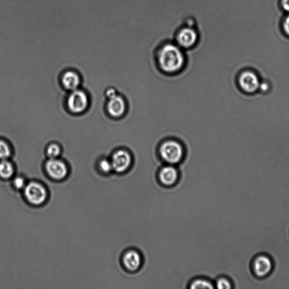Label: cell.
Masks as SVG:
<instances>
[{"instance_id":"6da1fadb","label":"cell","mask_w":289,"mask_h":289,"mask_svg":"<svg viewBox=\"0 0 289 289\" xmlns=\"http://www.w3.org/2000/svg\"><path fill=\"white\" fill-rule=\"evenodd\" d=\"M156 59L163 72L171 74L181 70L186 62L183 49L173 42L164 43L158 47L156 50Z\"/></svg>"},{"instance_id":"7a4b0ae2","label":"cell","mask_w":289,"mask_h":289,"mask_svg":"<svg viewBox=\"0 0 289 289\" xmlns=\"http://www.w3.org/2000/svg\"><path fill=\"white\" fill-rule=\"evenodd\" d=\"M260 75L252 68H244L241 70L237 77V85L239 90L246 95H253L259 92L261 83Z\"/></svg>"},{"instance_id":"3957f363","label":"cell","mask_w":289,"mask_h":289,"mask_svg":"<svg viewBox=\"0 0 289 289\" xmlns=\"http://www.w3.org/2000/svg\"><path fill=\"white\" fill-rule=\"evenodd\" d=\"M159 152L163 161L168 165H174L182 161L184 150L178 141L168 140L162 142Z\"/></svg>"},{"instance_id":"277c9868","label":"cell","mask_w":289,"mask_h":289,"mask_svg":"<svg viewBox=\"0 0 289 289\" xmlns=\"http://www.w3.org/2000/svg\"><path fill=\"white\" fill-rule=\"evenodd\" d=\"M199 40L198 30L192 26H185L177 32L174 42L183 50H189L196 47Z\"/></svg>"},{"instance_id":"5b68a950","label":"cell","mask_w":289,"mask_h":289,"mask_svg":"<svg viewBox=\"0 0 289 289\" xmlns=\"http://www.w3.org/2000/svg\"><path fill=\"white\" fill-rule=\"evenodd\" d=\"M24 194L27 201L35 206L45 203L48 196L46 187L36 182L27 183L24 188Z\"/></svg>"},{"instance_id":"8992f818","label":"cell","mask_w":289,"mask_h":289,"mask_svg":"<svg viewBox=\"0 0 289 289\" xmlns=\"http://www.w3.org/2000/svg\"><path fill=\"white\" fill-rule=\"evenodd\" d=\"M274 268L273 260L267 255H258L254 258L251 263V271L254 276L259 278H263L269 276Z\"/></svg>"},{"instance_id":"52a82bcc","label":"cell","mask_w":289,"mask_h":289,"mask_svg":"<svg viewBox=\"0 0 289 289\" xmlns=\"http://www.w3.org/2000/svg\"><path fill=\"white\" fill-rule=\"evenodd\" d=\"M67 103L71 112L76 114L81 113L87 109L88 98L84 91L77 89L72 91L68 98Z\"/></svg>"},{"instance_id":"ba28073f","label":"cell","mask_w":289,"mask_h":289,"mask_svg":"<svg viewBox=\"0 0 289 289\" xmlns=\"http://www.w3.org/2000/svg\"><path fill=\"white\" fill-rule=\"evenodd\" d=\"M110 161L113 171L117 173H123L130 168L132 159L130 152L121 149L114 153Z\"/></svg>"},{"instance_id":"9c48e42d","label":"cell","mask_w":289,"mask_h":289,"mask_svg":"<svg viewBox=\"0 0 289 289\" xmlns=\"http://www.w3.org/2000/svg\"><path fill=\"white\" fill-rule=\"evenodd\" d=\"M46 169L51 178L58 181L66 178L68 174L65 163L57 158H49L46 163Z\"/></svg>"},{"instance_id":"30bf717a","label":"cell","mask_w":289,"mask_h":289,"mask_svg":"<svg viewBox=\"0 0 289 289\" xmlns=\"http://www.w3.org/2000/svg\"><path fill=\"white\" fill-rule=\"evenodd\" d=\"M127 109V104L123 98L119 95L108 99L107 110L110 116L113 118H121L125 114Z\"/></svg>"},{"instance_id":"8fae6325","label":"cell","mask_w":289,"mask_h":289,"mask_svg":"<svg viewBox=\"0 0 289 289\" xmlns=\"http://www.w3.org/2000/svg\"><path fill=\"white\" fill-rule=\"evenodd\" d=\"M179 179V172L173 165H168L160 170L159 179L162 184L167 186L175 185Z\"/></svg>"},{"instance_id":"7c38bea8","label":"cell","mask_w":289,"mask_h":289,"mask_svg":"<svg viewBox=\"0 0 289 289\" xmlns=\"http://www.w3.org/2000/svg\"><path fill=\"white\" fill-rule=\"evenodd\" d=\"M123 263L126 269L131 272L137 271L141 266L142 258L137 251L131 250L125 253L123 257Z\"/></svg>"},{"instance_id":"4fadbf2b","label":"cell","mask_w":289,"mask_h":289,"mask_svg":"<svg viewBox=\"0 0 289 289\" xmlns=\"http://www.w3.org/2000/svg\"><path fill=\"white\" fill-rule=\"evenodd\" d=\"M62 80L64 88L71 91L77 90L80 83L79 76L74 71H67L64 73Z\"/></svg>"},{"instance_id":"5bb4252c","label":"cell","mask_w":289,"mask_h":289,"mask_svg":"<svg viewBox=\"0 0 289 289\" xmlns=\"http://www.w3.org/2000/svg\"><path fill=\"white\" fill-rule=\"evenodd\" d=\"M15 173V167L12 163L7 159L0 162V178L6 180L12 178Z\"/></svg>"},{"instance_id":"9a60e30c","label":"cell","mask_w":289,"mask_h":289,"mask_svg":"<svg viewBox=\"0 0 289 289\" xmlns=\"http://www.w3.org/2000/svg\"><path fill=\"white\" fill-rule=\"evenodd\" d=\"M190 289H213V286L212 283L205 279H197L192 282L190 284Z\"/></svg>"},{"instance_id":"2e32d148","label":"cell","mask_w":289,"mask_h":289,"mask_svg":"<svg viewBox=\"0 0 289 289\" xmlns=\"http://www.w3.org/2000/svg\"><path fill=\"white\" fill-rule=\"evenodd\" d=\"M12 152L9 145L5 141L0 139V160L7 159L11 155Z\"/></svg>"},{"instance_id":"e0dca14e","label":"cell","mask_w":289,"mask_h":289,"mask_svg":"<svg viewBox=\"0 0 289 289\" xmlns=\"http://www.w3.org/2000/svg\"><path fill=\"white\" fill-rule=\"evenodd\" d=\"M47 155L49 158H57L61 152V149L59 145L56 144H50L47 147Z\"/></svg>"},{"instance_id":"ac0fdd59","label":"cell","mask_w":289,"mask_h":289,"mask_svg":"<svg viewBox=\"0 0 289 289\" xmlns=\"http://www.w3.org/2000/svg\"><path fill=\"white\" fill-rule=\"evenodd\" d=\"M99 168L100 171L104 173H108L113 171V166L110 160L106 159L101 160L99 163Z\"/></svg>"},{"instance_id":"d6986e66","label":"cell","mask_w":289,"mask_h":289,"mask_svg":"<svg viewBox=\"0 0 289 289\" xmlns=\"http://www.w3.org/2000/svg\"><path fill=\"white\" fill-rule=\"evenodd\" d=\"M217 288L219 289H230L232 288V284L230 281L225 277H221L217 280L216 283Z\"/></svg>"},{"instance_id":"ffe728a7","label":"cell","mask_w":289,"mask_h":289,"mask_svg":"<svg viewBox=\"0 0 289 289\" xmlns=\"http://www.w3.org/2000/svg\"><path fill=\"white\" fill-rule=\"evenodd\" d=\"M271 84L269 81L261 80L259 86V92L266 94L271 90Z\"/></svg>"},{"instance_id":"44dd1931","label":"cell","mask_w":289,"mask_h":289,"mask_svg":"<svg viewBox=\"0 0 289 289\" xmlns=\"http://www.w3.org/2000/svg\"><path fill=\"white\" fill-rule=\"evenodd\" d=\"M26 184L25 179L21 176L16 177L13 180V185L17 189H24Z\"/></svg>"},{"instance_id":"7402d4cb","label":"cell","mask_w":289,"mask_h":289,"mask_svg":"<svg viewBox=\"0 0 289 289\" xmlns=\"http://www.w3.org/2000/svg\"><path fill=\"white\" fill-rule=\"evenodd\" d=\"M117 91L114 88H110L106 91V95L108 99L113 97L117 95Z\"/></svg>"},{"instance_id":"603a6c76","label":"cell","mask_w":289,"mask_h":289,"mask_svg":"<svg viewBox=\"0 0 289 289\" xmlns=\"http://www.w3.org/2000/svg\"><path fill=\"white\" fill-rule=\"evenodd\" d=\"M284 29L285 32H286L289 35V16L288 17L286 20H285L284 23Z\"/></svg>"},{"instance_id":"cb8c5ba5","label":"cell","mask_w":289,"mask_h":289,"mask_svg":"<svg viewBox=\"0 0 289 289\" xmlns=\"http://www.w3.org/2000/svg\"><path fill=\"white\" fill-rule=\"evenodd\" d=\"M283 6L285 10L289 12V0H283Z\"/></svg>"}]
</instances>
